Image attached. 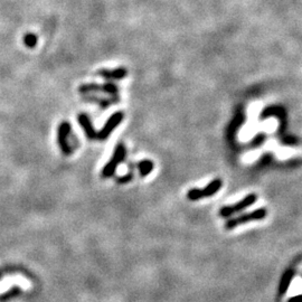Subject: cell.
I'll list each match as a JSON object with an SVG mask.
<instances>
[{
	"instance_id": "obj_1",
	"label": "cell",
	"mask_w": 302,
	"mask_h": 302,
	"mask_svg": "<svg viewBox=\"0 0 302 302\" xmlns=\"http://www.w3.org/2000/svg\"><path fill=\"white\" fill-rule=\"evenodd\" d=\"M267 210L265 208H258L253 211H250V213H244L239 215L237 217L231 218L227 222L225 223V228L226 229H233L237 227V226L244 225L246 224L248 222H253V221H261L264 220L266 217Z\"/></svg>"
},
{
	"instance_id": "obj_2",
	"label": "cell",
	"mask_w": 302,
	"mask_h": 302,
	"mask_svg": "<svg viewBox=\"0 0 302 302\" xmlns=\"http://www.w3.org/2000/svg\"><path fill=\"white\" fill-rule=\"evenodd\" d=\"M126 154H127L126 146L120 142L119 145L115 147L114 152H113V156L111 157V159L109 160L108 164L104 166L103 169H102V173H101L102 177H103V178H110V177L114 175L118 166L124 160V158H126Z\"/></svg>"
},
{
	"instance_id": "obj_3",
	"label": "cell",
	"mask_w": 302,
	"mask_h": 302,
	"mask_svg": "<svg viewBox=\"0 0 302 302\" xmlns=\"http://www.w3.org/2000/svg\"><path fill=\"white\" fill-rule=\"evenodd\" d=\"M256 201H258V195L256 194H248V195L245 196L243 199H241L239 203L233 204V205L223 206L218 213H220L221 217L228 218L235 213H240V211L248 208V207L252 206L253 204H255Z\"/></svg>"
},
{
	"instance_id": "obj_4",
	"label": "cell",
	"mask_w": 302,
	"mask_h": 302,
	"mask_svg": "<svg viewBox=\"0 0 302 302\" xmlns=\"http://www.w3.org/2000/svg\"><path fill=\"white\" fill-rule=\"evenodd\" d=\"M71 124L70 122L64 121L58 126L57 129V142L60 150H62L63 154L65 156H71L73 152V148L71 147L70 143V135H71Z\"/></svg>"
},
{
	"instance_id": "obj_5",
	"label": "cell",
	"mask_w": 302,
	"mask_h": 302,
	"mask_svg": "<svg viewBox=\"0 0 302 302\" xmlns=\"http://www.w3.org/2000/svg\"><path fill=\"white\" fill-rule=\"evenodd\" d=\"M123 118H124L123 112L119 111V112L113 113L107 122H105L104 127L102 128L101 131L97 133V139H100V140H105V139L111 134V132L114 131L115 128L118 127L121 122H122Z\"/></svg>"
},
{
	"instance_id": "obj_6",
	"label": "cell",
	"mask_w": 302,
	"mask_h": 302,
	"mask_svg": "<svg viewBox=\"0 0 302 302\" xmlns=\"http://www.w3.org/2000/svg\"><path fill=\"white\" fill-rule=\"evenodd\" d=\"M77 120H78V123H80V126L83 129V131H84L85 135L88 137V139H90V140H94V139L97 138L96 131H95V129H94L92 121H91V119L89 118L88 114H85V113H81V114L78 115Z\"/></svg>"
},
{
	"instance_id": "obj_7",
	"label": "cell",
	"mask_w": 302,
	"mask_h": 302,
	"mask_svg": "<svg viewBox=\"0 0 302 302\" xmlns=\"http://www.w3.org/2000/svg\"><path fill=\"white\" fill-rule=\"evenodd\" d=\"M128 71L124 67H118L114 70H100L97 72V75H100L108 81H119L127 76Z\"/></svg>"
},
{
	"instance_id": "obj_8",
	"label": "cell",
	"mask_w": 302,
	"mask_h": 302,
	"mask_svg": "<svg viewBox=\"0 0 302 302\" xmlns=\"http://www.w3.org/2000/svg\"><path fill=\"white\" fill-rule=\"evenodd\" d=\"M223 186V181L220 178H216L214 180H211L209 184H207L205 187L201 188V192H202V198H206V197H210L216 194V192L221 189Z\"/></svg>"
},
{
	"instance_id": "obj_9",
	"label": "cell",
	"mask_w": 302,
	"mask_h": 302,
	"mask_svg": "<svg viewBox=\"0 0 302 302\" xmlns=\"http://www.w3.org/2000/svg\"><path fill=\"white\" fill-rule=\"evenodd\" d=\"M294 277V272L292 270H286L284 273H283L280 284H279V296H284L286 291L289 290V286L291 284V282L293 280Z\"/></svg>"
},
{
	"instance_id": "obj_10",
	"label": "cell",
	"mask_w": 302,
	"mask_h": 302,
	"mask_svg": "<svg viewBox=\"0 0 302 302\" xmlns=\"http://www.w3.org/2000/svg\"><path fill=\"white\" fill-rule=\"evenodd\" d=\"M153 167H154L153 162L149 159H143L138 164L139 172H140V176L142 177V178H145V177L149 176L150 173L152 172Z\"/></svg>"
},
{
	"instance_id": "obj_11",
	"label": "cell",
	"mask_w": 302,
	"mask_h": 302,
	"mask_svg": "<svg viewBox=\"0 0 302 302\" xmlns=\"http://www.w3.org/2000/svg\"><path fill=\"white\" fill-rule=\"evenodd\" d=\"M84 101H89V102H93V103L99 104L102 109H107L109 105L115 103L114 100H109V99H101V97L97 96H84L83 97Z\"/></svg>"
},
{
	"instance_id": "obj_12",
	"label": "cell",
	"mask_w": 302,
	"mask_h": 302,
	"mask_svg": "<svg viewBox=\"0 0 302 302\" xmlns=\"http://www.w3.org/2000/svg\"><path fill=\"white\" fill-rule=\"evenodd\" d=\"M37 40H38V38H37V36L33 33H27L24 37V43L28 48L35 47L37 45Z\"/></svg>"
},
{
	"instance_id": "obj_13",
	"label": "cell",
	"mask_w": 302,
	"mask_h": 302,
	"mask_svg": "<svg viewBox=\"0 0 302 302\" xmlns=\"http://www.w3.org/2000/svg\"><path fill=\"white\" fill-rule=\"evenodd\" d=\"M288 302H302V294H298V296L290 298Z\"/></svg>"
}]
</instances>
